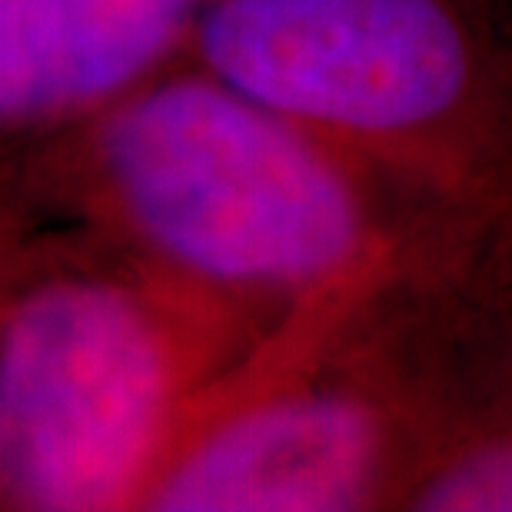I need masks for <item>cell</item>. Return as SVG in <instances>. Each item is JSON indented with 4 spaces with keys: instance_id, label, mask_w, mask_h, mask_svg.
Here are the masks:
<instances>
[{
    "instance_id": "obj_3",
    "label": "cell",
    "mask_w": 512,
    "mask_h": 512,
    "mask_svg": "<svg viewBox=\"0 0 512 512\" xmlns=\"http://www.w3.org/2000/svg\"><path fill=\"white\" fill-rule=\"evenodd\" d=\"M0 230V509L140 512L290 316L87 230Z\"/></svg>"
},
{
    "instance_id": "obj_5",
    "label": "cell",
    "mask_w": 512,
    "mask_h": 512,
    "mask_svg": "<svg viewBox=\"0 0 512 512\" xmlns=\"http://www.w3.org/2000/svg\"><path fill=\"white\" fill-rule=\"evenodd\" d=\"M207 0H0L4 153L67 133L193 57Z\"/></svg>"
},
{
    "instance_id": "obj_4",
    "label": "cell",
    "mask_w": 512,
    "mask_h": 512,
    "mask_svg": "<svg viewBox=\"0 0 512 512\" xmlns=\"http://www.w3.org/2000/svg\"><path fill=\"white\" fill-rule=\"evenodd\" d=\"M193 57L512 237V0H207Z\"/></svg>"
},
{
    "instance_id": "obj_2",
    "label": "cell",
    "mask_w": 512,
    "mask_h": 512,
    "mask_svg": "<svg viewBox=\"0 0 512 512\" xmlns=\"http://www.w3.org/2000/svg\"><path fill=\"white\" fill-rule=\"evenodd\" d=\"M512 353V256L310 306L173 449L140 512H406Z\"/></svg>"
},
{
    "instance_id": "obj_1",
    "label": "cell",
    "mask_w": 512,
    "mask_h": 512,
    "mask_svg": "<svg viewBox=\"0 0 512 512\" xmlns=\"http://www.w3.org/2000/svg\"><path fill=\"white\" fill-rule=\"evenodd\" d=\"M0 217L97 233L276 316L512 256V237L380 177L197 57L4 153Z\"/></svg>"
}]
</instances>
